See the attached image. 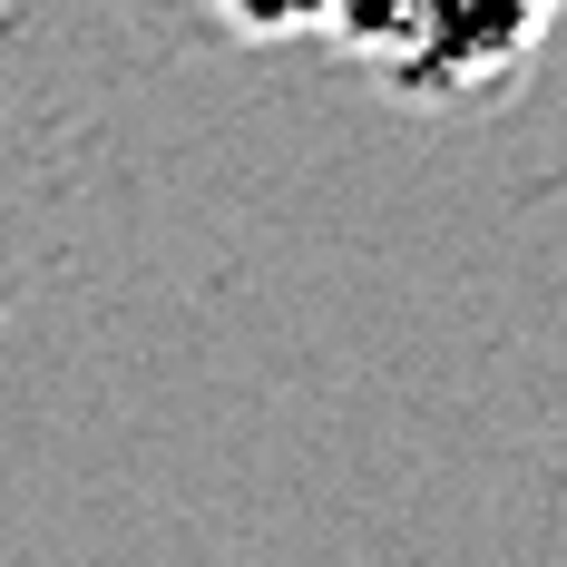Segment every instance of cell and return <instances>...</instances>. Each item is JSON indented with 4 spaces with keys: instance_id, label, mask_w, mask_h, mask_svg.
<instances>
[{
    "instance_id": "obj_1",
    "label": "cell",
    "mask_w": 567,
    "mask_h": 567,
    "mask_svg": "<svg viewBox=\"0 0 567 567\" xmlns=\"http://www.w3.org/2000/svg\"><path fill=\"white\" fill-rule=\"evenodd\" d=\"M548 20H558V0H431V20L392 79L411 99H489L518 79V59L538 50Z\"/></svg>"
},
{
    "instance_id": "obj_2",
    "label": "cell",
    "mask_w": 567,
    "mask_h": 567,
    "mask_svg": "<svg viewBox=\"0 0 567 567\" xmlns=\"http://www.w3.org/2000/svg\"><path fill=\"white\" fill-rule=\"evenodd\" d=\"M421 20H431V0H323V30H333L342 50L382 59V69H401V59H411Z\"/></svg>"
},
{
    "instance_id": "obj_3",
    "label": "cell",
    "mask_w": 567,
    "mask_h": 567,
    "mask_svg": "<svg viewBox=\"0 0 567 567\" xmlns=\"http://www.w3.org/2000/svg\"><path fill=\"white\" fill-rule=\"evenodd\" d=\"M216 10H226L245 40H284V30H313L323 20V0H216Z\"/></svg>"
}]
</instances>
